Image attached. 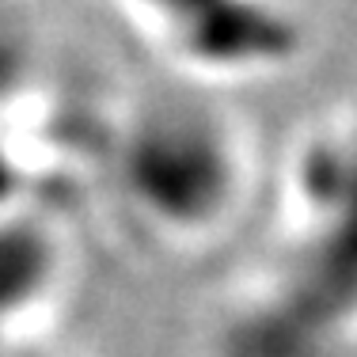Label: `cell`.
<instances>
[{"instance_id": "obj_1", "label": "cell", "mask_w": 357, "mask_h": 357, "mask_svg": "<svg viewBox=\"0 0 357 357\" xmlns=\"http://www.w3.org/2000/svg\"><path fill=\"white\" fill-rule=\"evenodd\" d=\"M206 357H357V107L289 152L266 248L217 312Z\"/></svg>"}, {"instance_id": "obj_2", "label": "cell", "mask_w": 357, "mask_h": 357, "mask_svg": "<svg viewBox=\"0 0 357 357\" xmlns=\"http://www.w3.org/2000/svg\"><path fill=\"white\" fill-rule=\"evenodd\" d=\"M103 183L133 232L172 251L220 240L251 194L240 133L194 99H149L103 137Z\"/></svg>"}, {"instance_id": "obj_3", "label": "cell", "mask_w": 357, "mask_h": 357, "mask_svg": "<svg viewBox=\"0 0 357 357\" xmlns=\"http://www.w3.org/2000/svg\"><path fill=\"white\" fill-rule=\"evenodd\" d=\"M137 31L194 80H255L301 50L282 0H122Z\"/></svg>"}, {"instance_id": "obj_4", "label": "cell", "mask_w": 357, "mask_h": 357, "mask_svg": "<svg viewBox=\"0 0 357 357\" xmlns=\"http://www.w3.org/2000/svg\"><path fill=\"white\" fill-rule=\"evenodd\" d=\"M69 270V243L50 194L0 198V350L23 346L54 308Z\"/></svg>"}, {"instance_id": "obj_5", "label": "cell", "mask_w": 357, "mask_h": 357, "mask_svg": "<svg viewBox=\"0 0 357 357\" xmlns=\"http://www.w3.org/2000/svg\"><path fill=\"white\" fill-rule=\"evenodd\" d=\"M0 357H38L35 350H27V346H15V350H4Z\"/></svg>"}]
</instances>
